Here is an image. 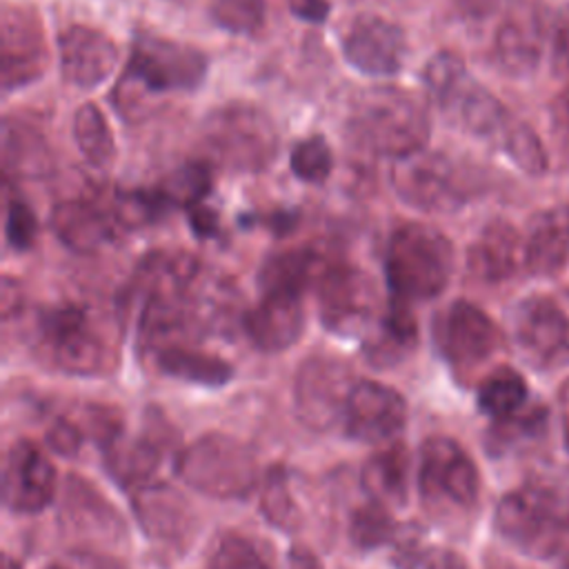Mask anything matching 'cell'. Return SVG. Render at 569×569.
<instances>
[{
	"instance_id": "6da1fadb",
	"label": "cell",
	"mask_w": 569,
	"mask_h": 569,
	"mask_svg": "<svg viewBox=\"0 0 569 569\" xmlns=\"http://www.w3.org/2000/svg\"><path fill=\"white\" fill-rule=\"evenodd\" d=\"M207 71L209 58L200 49L140 31L131 42L127 67L111 100L122 118H138L144 100L171 91H193Z\"/></svg>"
},
{
	"instance_id": "7a4b0ae2",
	"label": "cell",
	"mask_w": 569,
	"mask_h": 569,
	"mask_svg": "<svg viewBox=\"0 0 569 569\" xmlns=\"http://www.w3.org/2000/svg\"><path fill=\"white\" fill-rule=\"evenodd\" d=\"M493 527L520 553L556 558L569 542V493L556 480H527L498 500Z\"/></svg>"
},
{
	"instance_id": "3957f363",
	"label": "cell",
	"mask_w": 569,
	"mask_h": 569,
	"mask_svg": "<svg viewBox=\"0 0 569 569\" xmlns=\"http://www.w3.org/2000/svg\"><path fill=\"white\" fill-rule=\"evenodd\" d=\"M349 133L365 151L400 160L425 149L431 118L416 93L389 84L369 87L351 102Z\"/></svg>"
},
{
	"instance_id": "277c9868",
	"label": "cell",
	"mask_w": 569,
	"mask_h": 569,
	"mask_svg": "<svg viewBox=\"0 0 569 569\" xmlns=\"http://www.w3.org/2000/svg\"><path fill=\"white\" fill-rule=\"evenodd\" d=\"M453 244L436 227L407 222L398 227L387 244L385 276L393 298L416 302L445 291L453 273Z\"/></svg>"
},
{
	"instance_id": "5b68a950",
	"label": "cell",
	"mask_w": 569,
	"mask_h": 569,
	"mask_svg": "<svg viewBox=\"0 0 569 569\" xmlns=\"http://www.w3.org/2000/svg\"><path fill=\"white\" fill-rule=\"evenodd\" d=\"M425 87L436 104L471 136L500 144L513 122L509 109L467 71L465 60L453 51H438L422 71Z\"/></svg>"
},
{
	"instance_id": "8992f818",
	"label": "cell",
	"mask_w": 569,
	"mask_h": 569,
	"mask_svg": "<svg viewBox=\"0 0 569 569\" xmlns=\"http://www.w3.org/2000/svg\"><path fill=\"white\" fill-rule=\"evenodd\" d=\"M38 351L71 376H102L116 365V349L96 327L89 311L64 302L44 309L36 325Z\"/></svg>"
},
{
	"instance_id": "52a82bcc",
	"label": "cell",
	"mask_w": 569,
	"mask_h": 569,
	"mask_svg": "<svg viewBox=\"0 0 569 569\" xmlns=\"http://www.w3.org/2000/svg\"><path fill=\"white\" fill-rule=\"evenodd\" d=\"M202 138L220 164L244 173L267 169L280 149L271 116L247 102L213 109L202 122Z\"/></svg>"
},
{
	"instance_id": "ba28073f",
	"label": "cell",
	"mask_w": 569,
	"mask_h": 569,
	"mask_svg": "<svg viewBox=\"0 0 569 569\" xmlns=\"http://www.w3.org/2000/svg\"><path fill=\"white\" fill-rule=\"evenodd\" d=\"M176 471L184 485L218 500L244 498L258 485L251 449L227 433H204L187 445L176 458Z\"/></svg>"
},
{
	"instance_id": "9c48e42d",
	"label": "cell",
	"mask_w": 569,
	"mask_h": 569,
	"mask_svg": "<svg viewBox=\"0 0 569 569\" xmlns=\"http://www.w3.org/2000/svg\"><path fill=\"white\" fill-rule=\"evenodd\" d=\"M391 187L407 204L427 213H449L469 200V182L460 164L442 151H416L393 160Z\"/></svg>"
},
{
	"instance_id": "30bf717a",
	"label": "cell",
	"mask_w": 569,
	"mask_h": 569,
	"mask_svg": "<svg viewBox=\"0 0 569 569\" xmlns=\"http://www.w3.org/2000/svg\"><path fill=\"white\" fill-rule=\"evenodd\" d=\"M418 487L433 509H471L480 496V471L460 442L431 436L420 447Z\"/></svg>"
},
{
	"instance_id": "8fae6325",
	"label": "cell",
	"mask_w": 569,
	"mask_h": 569,
	"mask_svg": "<svg viewBox=\"0 0 569 569\" xmlns=\"http://www.w3.org/2000/svg\"><path fill=\"white\" fill-rule=\"evenodd\" d=\"M378 293L367 271L347 262H331L318 282V313L338 336L369 331L376 320Z\"/></svg>"
},
{
	"instance_id": "7c38bea8",
	"label": "cell",
	"mask_w": 569,
	"mask_h": 569,
	"mask_svg": "<svg viewBox=\"0 0 569 569\" xmlns=\"http://www.w3.org/2000/svg\"><path fill=\"white\" fill-rule=\"evenodd\" d=\"M511 336L533 369L553 371L569 362V316L549 296H529L513 307Z\"/></svg>"
},
{
	"instance_id": "4fadbf2b",
	"label": "cell",
	"mask_w": 569,
	"mask_h": 569,
	"mask_svg": "<svg viewBox=\"0 0 569 569\" xmlns=\"http://www.w3.org/2000/svg\"><path fill=\"white\" fill-rule=\"evenodd\" d=\"M358 380L345 362L329 356H313L302 362L296 376L293 398L300 420L311 429H329L342 422L349 393Z\"/></svg>"
},
{
	"instance_id": "5bb4252c",
	"label": "cell",
	"mask_w": 569,
	"mask_h": 569,
	"mask_svg": "<svg viewBox=\"0 0 569 569\" xmlns=\"http://www.w3.org/2000/svg\"><path fill=\"white\" fill-rule=\"evenodd\" d=\"M436 342L442 358L456 369H473L502 345L498 325L469 300H453L436 320Z\"/></svg>"
},
{
	"instance_id": "9a60e30c",
	"label": "cell",
	"mask_w": 569,
	"mask_h": 569,
	"mask_svg": "<svg viewBox=\"0 0 569 569\" xmlns=\"http://www.w3.org/2000/svg\"><path fill=\"white\" fill-rule=\"evenodd\" d=\"M2 89L13 91L36 82L49 62L44 27L33 7L4 4L0 18Z\"/></svg>"
},
{
	"instance_id": "2e32d148",
	"label": "cell",
	"mask_w": 569,
	"mask_h": 569,
	"mask_svg": "<svg viewBox=\"0 0 569 569\" xmlns=\"http://www.w3.org/2000/svg\"><path fill=\"white\" fill-rule=\"evenodd\" d=\"M407 422V402L389 385L358 380L349 393L342 427L351 440L391 445Z\"/></svg>"
},
{
	"instance_id": "e0dca14e",
	"label": "cell",
	"mask_w": 569,
	"mask_h": 569,
	"mask_svg": "<svg viewBox=\"0 0 569 569\" xmlns=\"http://www.w3.org/2000/svg\"><path fill=\"white\" fill-rule=\"evenodd\" d=\"M131 507L147 538L171 551L189 547L196 531V516L189 502L167 482H147L131 493Z\"/></svg>"
},
{
	"instance_id": "ac0fdd59",
	"label": "cell",
	"mask_w": 569,
	"mask_h": 569,
	"mask_svg": "<svg viewBox=\"0 0 569 569\" xmlns=\"http://www.w3.org/2000/svg\"><path fill=\"white\" fill-rule=\"evenodd\" d=\"M56 496V469L31 440H16L4 458L2 498L13 513H38Z\"/></svg>"
},
{
	"instance_id": "d6986e66",
	"label": "cell",
	"mask_w": 569,
	"mask_h": 569,
	"mask_svg": "<svg viewBox=\"0 0 569 569\" xmlns=\"http://www.w3.org/2000/svg\"><path fill=\"white\" fill-rule=\"evenodd\" d=\"M342 53L360 73L387 78L400 71L407 53V38L396 22L367 13L358 16L347 29Z\"/></svg>"
},
{
	"instance_id": "ffe728a7",
	"label": "cell",
	"mask_w": 569,
	"mask_h": 569,
	"mask_svg": "<svg viewBox=\"0 0 569 569\" xmlns=\"http://www.w3.org/2000/svg\"><path fill=\"white\" fill-rule=\"evenodd\" d=\"M545 47V20L538 4L518 0L500 20L493 36V60L502 73L525 78L536 71Z\"/></svg>"
},
{
	"instance_id": "44dd1931",
	"label": "cell",
	"mask_w": 569,
	"mask_h": 569,
	"mask_svg": "<svg viewBox=\"0 0 569 569\" xmlns=\"http://www.w3.org/2000/svg\"><path fill=\"white\" fill-rule=\"evenodd\" d=\"M58 58L67 82L80 89H93L113 71L118 49L107 33L84 24H71L58 36Z\"/></svg>"
},
{
	"instance_id": "7402d4cb",
	"label": "cell",
	"mask_w": 569,
	"mask_h": 569,
	"mask_svg": "<svg viewBox=\"0 0 569 569\" xmlns=\"http://www.w3.org/2000/svg\"><path fill=\"white\" fill-rule=\"evenodd\" d=\"M49 224L56 238L76 253H93L111 242L120 231L111 204L107 207L89 198L58 202L51 209Z\"/></svg>"
},
{
	"instance_id": "603a6c76",
	"label": "cell",
	"mask_w": 569,
	"mask_h": 569,
	"mask_svg": "<svg viewBox=\"0 0 569 569\" xmlns=\"http://www.w3.org/2000/svg\"><path fill=\"white\" fill-rule=\"evenodd\" d=\"M525 267V238L502 218L489 220L467 249V269L480 282H502Z\"/></svg>"
},
{
	"instance_id": "cb8c5ba5",
	"label": "cell",
	"mask_w": 569,
	"mask_h": 569,
	"mask_svg": "<svg viewBox=\"0 0 569 569\" xmlns=\"http://www.w3.org/2000/svg\"><path fill=\"white\" fill-rule=\"evenodd\" d=\"M242 327L258 351L278 353L289 349L298 342L305 327L300 296L262 293L260 302L244 313Z\"/></svg>"
},
{
	"instance_id": "d4e9b609",
	"label": "cell",
	"mask_w": 569,
	"mask_h": 569,
	"mask_svg": "<svg viewBox=\"0 0 569 569\" xmlns=\"http://www.w3.org/2000/svg\"><path fill=\"white\" fill-rule=\"evenodd\" d=\"M569 260V204H553L531 216L525 233V269L551 278Z\"/></svg>"
},
{
	"instance_id": "484cf974",
	"label": "cell",
	"mask_w": 569,
	"mask_h": 569,
	"mask_svg": "<svg viewBox=\"0 0 569 569\" xmlns=\"http://www.w3.org/2000/svg\"><path fill=\"white\" fill-rule=\"evenodd\" d=\"M2 169L4 178L13 176L24 180H38L51 173V147L31 122L13 116L2 120Z\"/></svg>"
},
{
	"instance_id": "4316f807",
	"label": "cell",
	"mask_w": 569,
	"mask_h": 569,
	"mask_svg": "<svg viewBox=\"0 0 569 569\" xmlns=\"http://www.w3.org/2000/svg\"><path fill=\"white\" fill-rule=\"evenodd\" d=\"M327 262L318 251L309 247H296L278 251L264 258L258 271V287L262 293H293L300 296L311 284L318 287L325 276Z\"/></svg>"
},
{
	"instance_id": "83f0119b",
	"label": "cell",
	"mask_w": 569,
	"mask_h": 569,
	"mask_svg": "<svg viewBox=\"0 0 569 569\" xmlns=\"http://www.w3.org/2000/svg\"><path fill=\"white\" fill-rule=\"evenodd\" d=\"M418 342V322L411 311V302L389 298L387 311L378 320L376 329L365 340V358L376 367H391L407 358Z\"/></svg>"
},
{
	"instance_id": "f1b7e54d",
	"label": "cell",
	"mask_w": 569,
	"mask_h": 569,
	"mask_svg": "<svg viewBox=\"0 0 569 569\" xmlns=\"http://www.w3.org/2000/svg\"><path fill=\"white\" fill-rule=\"evenodd\" d=\"M360 487L369 500L387 509L402 507L409 496V456L400 445L376 451L360 469Z\"/></svg>"
},
{
	"instance_id": "f546056e",
	"label": "cell",
	"mask_w": 569,
	"mask_h": 569,
	"mask_svg": "<svg viewBox=\"0 0 569 569\" xmlns=\"http://www.w3.org/2000/svg\"><path fill=\"white\" fill-rule=\"evenodd\" d=\"M104 467L113 480L129 489H138L153 480L158 462L162 458L160 445L147 436H124L116 431L104 442Z\"/></svg>"
},
{
	"instance_id": "4dcf8cb0",
	"label": "cell",
	"mask_w": 569,
	"mask_h": 569,
	"mask_svg": "<svg viewBox=\"0 0 569 569\" xmlns=\"http://www.w3.org/2000/svg\"><path fill=\"white\" fill-rule=\"evenodd\" d=\"M153 358L164 376L202 387H222L233 376V367L227 360L187 345L164 347Z\"/></svg>"
},
{
	"instance_id": "1f68e13d",
	"label": "cell",
	"mask_w": 569,
	"mask_h": 569,
	"mask_svg": "<svg viewBox=\"0 0 569 569\" xmlns=\"http://www.w3.org/2000/svg\"><path fill=\"white\" fill-rule=\"evenodd\" d=\"M527 398H529L527 380L513 367H505V365L489 371L480 380L478 393H476L478 409L493 420H505L516 416L527 407Z\"/></svg>"
},
{
	"instance_id": "d6a6232c",
	"label": "cell",
	"mask_w": 569,
	"mask_h": 569,
	"mask_svg": "<svg viewBox=\"0 0 569 569\" xmlns=\"http://www.w3.org/2000/svg\"><path fill=\"white\" fill-rule=\"evenodd\" d=\"M73 140L82 158L96 167L107 169L116 158V142L102 111L93 102H84L73 113Z\"/></svg>"
},
{
	"instance_id": "836d02e7",
	"label": "cell",
	"mask_w": 569,
	"mask_h": 569,
	"mask_svg": "<svg viewBox=\"0 0 569 569\" xmlns=\"http://www.w3.org/2000/svg\"><path fill=\"white\" fill-rule=\"evenodd\" d=\"M393 545V565L398 569H467L460 553L447 547H425L413 529H398Z\"/></svg>"
},
{
	"instance_id": "e575fe53",
	"label": "cell",
	"mask_w": 569,
	"mask_h": 569,
	"mask_svg": "<svg viewBox=\"0 0 569 569\" xmlns=\"http://www.w3.org/2000/svg\"><path fill=\"white\" fill-rule=\"evenodd\" d=\"M213 184V171L209 162L204 160H189L173 169L160 184L158 189L167 196L171 207H184L191 209L200 204Z\"/></svg>"
},
{
	"instance_id": "d590c367",
	"label": "cell",
	"mask_w": 569,
	"mask_h": 569,
	"mask_svg": "<svg viewBox=\"0 0 569 569\" xmlns=\"http://www.w3.org/2000/svg\"><path fill=\"white\" fill-rule=\"evenodd\" d=\"M502 151L509 156V160L525 171L527 176H542L549 169V156L547 149L542 144V140L538 138L536 129L527 122L513 120L509 124V129L505 131L502 140H500Z\"/></svg>"
},
{
	"instance_id": "8d00e7d4",
	"label": "cell",
	"mask_w": 569,
	"mask_h": 569,
	"mask_svg": "<svg viewBox=\"0 0 569 569\" xmlns=\"http://www.w3.org/2000/svg\"><path fill=\"white\" fill-rule=\"evenodd\" d=\"M400 527H396L389 509L385 505H378L369 500V505H362L353 511L349 522V536L353 545L360 549H376L380 545H387L396 538Z\"/></svg>"
},
{
	"instance_id": "74e56055",
	"label": "cell",
	"mask_w": 569,
	"mask_h": 569,
	"mask_svg": "<svg viewBox=\"0 0 569 569\" xmlns=\"http://www.w3.org/2000/svg\"><path fill=\"white\" fill-rule=\"evenodd\" d=\"M209 16L216 27L236 33L251 36L264 24L267 2L264 0H211Z\"/></svg>"
},
{
	"instance_id": "f35d334b",
	"label": "cell",
	"mask_w": 569,
	"mask_h": 569,
	"mask_svg": "<svg viewBox=\"0 0 569 569\" xmlns=\"http://www.w3.org/2000/svg\"><path fill=\"white\" fill-rule=\"evenodd\" d=\"M207 565L209 569H271L258 547L236 531H227L216 538L209 549Z\"/></svg>"
},
{
	"instance_id": "ab89813d",
	"label": "cell",
	"mask_w": 569,
	"mask_h": 569,
	"mask_svg": "<svg viewBox=\"0 0 569 569\" xmlns=\"http://www.w3.org/2000/svg\"><path fill=\"white\" fill-rule=\"evenodd\" d=\"M260 507L264 511V518L276 525L278 529H296L300 522V511L293 500V493L289 489V478L282 469H271L264 487Z\"/></svg>"
},
{
	"instance_id": "60d3db41",
	"label": "cell",
	"mask_w": 569,
	"mask_h": 569,
	"mask_svg": "<svg viewBox=\"0 0 569 569\" xmlns=\"http://www.w3.org/2000/svg\"><path fill=\"white\" fill-rule=\"evenodd\" d=\"M289 164L296 178L309 184H322L333 169V153L322 136H311L291 149Z\"/></svg>"
},
{
	"instance_id": "b9f144b4",
	"label": "cell",
	"mask_w": 569,
	"mask_h": 569,
	"mask_svg": "<svg viewBox=\"0 0 569 569\" xmlns=\"http://www.w3.org/2000/svg\"><path fill=\"white\" fill-rule=\"evenodd\" d=\"M547 427V409L536 405V407H525L522 411H518L516 416L511 418H505V420H496L493 429H491V436H489V449L491 451H502L507 449L509 445L518 442V440H527V438H533L538 436L540 431H545Z\"/></svg>"
},
{
	"instance_id": "7bdbcfd3",
	"label": "cell",
	"mask_w": 569,
	"mask_h": 569,
	"mask_svg": "<svg viewBox=\"0 0 569 569\" xmlns=\"http://www.w3.org/2000/svg\"><path fill=\"white\" fill-rule=\"evenodd\" d=\"M38 236V218L31 207L20 200L11 198L7 202V218H4V240L16 251H27L33 247Z\"/></svg>"
},
{
	"instance_id": "ee69618b",
	"label": "cell",
	"mask_w": 569,
	"mask_h": 569,
	"mask_svg": "<svg viewBox=\"0 0 569 569\" xmlns=\"http://www.w3.org/2000/svg\"><path fill=\"white\" fill-rule=\"evenodd\" d=\"M44 569H127V567L100 551H69L56 558Z\"/></svg>"
},
{
	"instance_id": "f6af8a7d",
	"label": "cell",
	"mask_w": 569,
	"mask_h": 569,
	"mask_svg": "<svg viewBox=\"0 0 569 569\" xmlns=\"http://www.w3.org/2000/svg\"><path fill=\"white\" fill-rule=\"evenodd\" d=\"M551 60H553V71L562 78H569V4L560 9L553 24Z\"/></svg>"
},
{
	"instance_id": "bcb514c9",
	"label": "cell",
	"mask_w": 569,
	"mask_h": 569,
	"mask_svg": "<svg viewBox=\"0 0 569 569\" xmlns=\"http://www.w3.org/2000/svg\"><path fill=\"white\" fill-rule=\"evenodd\" d=\"M47 440H49V447L53 451H58L60 456H73V453H78V449L82 445V433H80V429L71 420L58 418L49 427Z\"/></svg>"
},
{
	"instance_id": "7dc6e473",
	"label": "cell",
	"mask_w": 569,
	"mask_h": 569,
	"mask_svg": "<svg viewBox=\"0 0 569 569\" xmlns=\"http://www.w3.org/2000/svg\"><path fill=\"white\" fill-rule=\"evenodd\" d=\"M187 216H189V224H191V231L198 236V238H216L218 236V229H220V222H218V213L213 209H207L202 202L187 209Z\"/></svg>"
},
{
	"instance_id": "c3c4849f",
	"label": "cell",
	"mask_w": 569,
	"mask_h": 569,
	"mask_svg": "<svg viewBox=\"0 0 569 569\" xmlns=\"http://www.w3.org/2000/svg\"><path fill=\"white\" fill-rule=\"evenodd\" d=\"M289 11L311 24H322L329 18L331 0H287Z\"/></svg>"
},
{
	"instance_id": "681fc988",
	"label": "cell",
	"mask_w": 569,
	"mask_h": 569,
	"mask_svg": "<svg viewBox=\"0 0 569 569\" xmlns=\"http://www.w3.org/2000/svg\"><path fill=\"white\" fill-rule=\"evenodd\" d=\"M289 569H322L320 560L305 547H293L287 560Z\"/></svg>"
},
{
	"instance_id": "f907efd6",
	"label": "cell",
	"mask_w": 569,
	"mask_h": 569,
	"mask_svg": "<svg viewBox=\"0 0 569 569\" xmlns=\"http://www.w3.org/2000/svg\"><path fill=\"white\" fill-rule=\"evenodd\" d=\"M558 407H560L562 438H565V447L569 451V376L562 380V385L558 389Z\"/></svg>"
},
{
	"instance_id": "816d5d0a",
	"label": "cell",
	"mask_w": 569,
	"mask_h": 569,
	"mask_svg": "<svg viewBox=\"0 0 569 569\" xmlns=\"http://www.w3.org/2000/svg\"><path fill=\"white\" fill-rule=\"evenodd\" d=\"M558 560H560V565H558V569H569V542H567V547L560 551V556H558Z\"/></svg>"
},
{
	"instance_id": "f5cc1de1",
	"label": "cell",
	"mask_w": 569,
	"mask_h": 569,
	"mask_svg": "<svg viewBox=\"0 0 569 569\" xmlns=\"http://www.w3.org/2000/svg\"><path fill=\"white\" fill-rule=\"evenodd\" d=\"M2 569H20L18 560H13L9 553H4V562H2Z\"/></svg>"
}]
</instances>
